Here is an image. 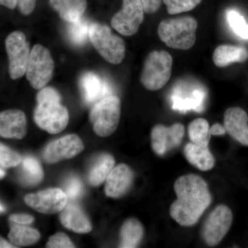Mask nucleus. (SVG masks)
Instances as JSON below:
<instances>
[{
  "mask_svg": "<svg viewBox=\"0 0 248 248\" xmlns=\"http://www.w3.org/2000/svg\"><path fill=\"white\" fill-rule=\"evenodd\" d=\"M202 1V0H163L167 6V11L170 15H177L192 11Z\"/></svg>",
  "mask_w": 248,
  "mask_h": 248,
  "instance_id": "obj_30",
  "label": "nucleus"
},
{
  "mask_svg": "<svg viewBox=\"0 0 248 248\" xmlns=\"http://www.w3.org/2000/svg\"><path fill=\"white\" fill-rule=\"evenodd\" d=\"M9 221L17 224L29 225L34 221V217L27 214H14L10 216Z\"/></svg>",
  "mask_w": 248,
  "mask_h": 248,
  "instance_id": "obj_34",
  "label": "nucleus"
},
{
  "mask_svg": "<svg viewBox=\"0 0 248 248\" xmlns=\"http://www.w3.org/2000/svg\"><path fill=\"white\" fill-rule=\"evenodd\" d=\"M133 180V171L128 165H117L110 171L106 180V195L110 198L123 197L132 187Z\"/></svg>",
  "mask_w": 248,
  "mask_h": 248,
  "instance_id": "obj_14",
  "label": "nucleus"
},
{
  "mask_svg": "<svg viewBox=\"0 0 248 248\" xmlns=\"http://www.w3.org/2000/svg\"><path fill=\"white\" fill-rule=\"evenodd\" d=\"M177 196L170 215L183 227L195 225L212 203L208 184L200 176L188 174L178 178L174 184Z\"/></svg>",
  "mask_w": 248,
  "mask_h": 248,
  "instance_id": "obj_1",
  "label": "nucleus"
},
{
  "mask_svg": "<svg viewBox=\"0 0 248 248\" xmlns=\"http://www.w3.org/2000/svg\"><path fill=\"white\" fill-rule=\"evenodd\" d=\"M143 9L147 14H154L159 10L162 0H141Z\"/></svg>",
  "mask_w": 248,
  "mask_h": 248,
  "instance_id": "obj_35",
  "label": "nucleus"
},
{
  "mask_svg": "<svg viewBox=\"0 0 248 248\" xmlns=\"http://www.w3.org/2000/svg\"><path fill=\"white\" fill-rule=\"evenodd\" d=\"M115 160L108 153L98 156L94 160L88 174V181L93 186H98L106 180L110 171L115 167Z\"/></svg>",
  "mask_w": 248,
  "mask_h": 248,
  "instance_id": "obj_22",
  "label": "nucleus"
},
{
  "mask_svg": "<svg viewBox=\"0 0 248 248\" xmlns=\"http://www.w3.org/2000/svg\"><path fill=\"white\" fill-rule=\"evenodd\" d=\"M144 12L141 0H123L122 9L114 15L111 26L121 35H134L143 22Z\"/></svg>",
  "mask_w": 248,
  "mask_h": 248,
  "instance_id": "obj_10",
  "label": "nucleus"
},
{
  "mask_svg": "<svg viewBox=\"0 0 248 248\" xmlns=\"http://www.w3.org/2000/svg\"><path fill=\"white\" fill-rule=\"evenodd\" d=\"M210 133L211 135H223L226 133V130L224 125H222L220 124H215L210 128Z\"/></svg>",
  "mask_w": 248,
  "mask_h": 248,
  "instance_id": "obj_36",
  "label": "nucleus"
},
{
  "mask_svg": "<svg viewBox=\"0 0 248 248\" xmlns=\"http://www.w3.org/2000/svg\"><path fill=\"white\" fill-rule=\"evenodd\" d=\"M65 191L68 201L73 202L81 197L84 192V186L79 178L71 177L67 179L64 186Z\"/></svg>",
  "mask_w": 248,
  "mask_h": 248,
  "instance_id": "obj_31",
  "label": "nucleus"
},
{
  "mask_svg": "<svg viewBox=\"0 0 248 248\" xmlns=\"http://www.w3.org/2000/svg\"><path fill=\"white\" fill-rule=\"evenodd\" d=\"M208 144H197L190 142L184 148L186 159L194 167L202 171L210 170L215 166V156L209 149Z\"/></svg>",
  "mask_w": 248,
  "mask_h": 248,
  "instance_id": "obj_19",
  "label": "nucleus"
},
{
  "mask_svg": "<svg viewBox=\"0 0 248 248\" xmlns=\"http://www.w3.org/2000/svg\"><path fill=\"white\" fill-rule=\"evenodd\" d=\"M185 135V127L181 123L168 127L158 124L152 129V149L158 156H164L182 143Z\"/></svg>",
  "mask_w": 248,
  "mask_h": 248,
  "instance_id": "obj_11",
  "label": "nucleus"
},
{
  "mask_svg": "<svg viewBox=\"0 0 248 248\" xmlns=\"http://www.w3.org/2000/svg\"><path fill=\"white\" fill-rule=\"evenodd\" d=\"M248 58L247 49L239 46L223 45L218 46L213 53L214 63L223 68L233 63H241Z\"/></svg>",
  "mask_w": 248,
  "mask_h": 248,
  "instance_id": "obj_21",
  "label": "nucleus"
},
{
  "mask_svg": "<svg viewBox=\"0 0 248 248\" xmlns=\"http://www.w3.org/2000/svg\"><path fill=\"white\" fill-rule=\"evenodd\" d=\"M17 248L12 244L6 241L4 238L0 236V248Z\"/></svg>",
  "mask_w": 248,
  "mask_h": 248,
  "instance_id": "obj_38",
  "label": "nucleus"
},
{
  "mask_svg": "<svg viewBox=\"0 0 248 248\" xmlns=\"http://www.w3.org/2000/svg\"><path fill=\"white\" fill-rule=\"evenodd\" d=\"M232 220L231 209L227 205H217L203 224L202 234L205 244L211 247L219 244L229 231Z\"/></svg>",
  "mask_w": 248,
  "mask_h": 248,
  "instance_id": "obj_9",
  "label": "nucleus"
},
{
  "mask_svg": "<svg viewBox=\"0 0 248 248\" xmlns=\"http://www.w3.org/2000/svg\"><path fill=\"white\" fill-rule=\"evenodd\" d=\"M60 220L63 226L78 234L89 233L92 230L91 222L79 205L68 202L62 210Z\"/></svg>",
  "mask_w": 248,
  "mask_h": 248,
  "instance_id": "obj_17",
  "label": "nucleus"
},
{
  "mask_svg": "<svg viewBox=\"0 0 248 248\" xmlns=\"http://www.w3.org/2000/svg\"><path fill=\"white\" fill-rule=\"evenodd\" d=\"M5 210H6V208H4V205L0 203V213H4Z\"/></svg>",
  "mask_w": 248,
  "mask_h": 248,
  "instance_id": "obj_40",
  "label": "nucleus"
},
{
  "mask_svg": "<svg viewBox=\"0 0 248 248\" xmlns=\"http://www.w3.org/2000/svg\"><path fill=\"white\" fill-rule=\"evenodd\" d=\"M6 175V172L4 170V169H1L0 168V179H3Z\"/></svg>",
  "mask_w": 248,
  "mask_h": 248,
  "instance_id": "obj_39",
  "label": "nucleus"
},
{
  "mask_svg": "<svg viewBox=\"0 0 248 248\" xmlns=\"http://www.w3.org/2000/svg\"><path fill=\"white\" fill-rule=\"evenodd\" d=\"M5 47L9 58L10 78L16 80L25 75L30 57V45L25 34L20 31L10 33L5 40Z\"/></svg>",
  "mask_w": 248,
  "mask_h": 248,
  "instance_id": "obj_8",
  "label": "nucleus"
},
{
  "mask_svg": "<svg viewBox=\"0 0 248 248\" xmlns=\"http://www.w3.org/2000/svg\"><path fill=\"white\" fill-rule=\"evenodd\" d=\"M37 0H17L19 11L23 16H29L35 10Z\"/></svg>",
  "mask_w": 248,
  "mask_h": 248,
  "instance_id": "obj_33",
  "label": "nucleus"
},
{
  "mask_svg": "<svg viewBox=\"0 0 248 248\" xmlns=\"http://www.w3.org/2000/svg\"><path fill=\"white\" fill-rule=\"evenodd\" d=\"M24 202L39 213L55 214L62 212L68 201L64 191L60 188H49L29 194L24 198Z\"/></svg>",
  "mask_w": 248,
  "mask_h": 248,
  "instance_id": "obj_12",
  "label": "nucleus"
},
{
  "mask_svg": "<svg viewBox=\"0 0 248 248\" xmlns=\"http://www.w3.org/2000/svg\"><path fill=\"white\" fill-rule=\"evenodd\" d=\"M79 86L85 102L94 104L103 97L110 95L107 85L95 73L86 72L81 76Z\"/></svg>",
  "mask_w": 248,
  "mask_h": 248,
  "instance_id": "obj_18",
  "label": "nucleus"
},
{
  "mask_svg": "<svg viewBox=\"0 0 248 248\" xmlns=\"http://www.w3.org/2000/svg\"><path fill=\"white\" fill-rule=\"evenodd\" d=\"M191 142L197 144L210 143L212 135L208 121L203 118L196 119L189 124L187 128Z\"/></svg>",
  "mask_w": 248,
  "mask_h": 248,
  "instance_id": "obj_26",
  "label": "nucleus"
},
{
  "mask_svg": "<svg viewBox=\"0 0 248 248\" xmlns=\"http://www.w3.org/2000/svg\"><path fill=\"white\" fill-rule=\"evenodd\" d=\"M61 101L60 93L53 87H44L37 94L34 120L41 129L53 135L63 131L69 122V113Z\"/></svg>",
  "mask_w": 248,
  "mask_h": 248,
  "instance_id": "obj_2",
  "label": "nucleus"
},
{
  "mask_svg": "<svg viewBox=\"0 0 248 248\" xmlns=\"http://www.w3.org/2000/svg\"><path fill=\"white\" fill-rule=\"evenodd\" d=\"M197 27V21L189 16L164 19L158 27V35L168 46L187 50L195 45Z\"/></svg>",
  "mask_w": 248,
  "mask_h": 248,
  "instance_id": "obj_3",
  "label": "nucleus"
},
{
  "mask_svg": "<svg viewBox=\"0 0 248 248\" xmlns=\"http://www.w3.org/2000/svg\"><path fill=\"white\" fill-rule=\"evenodd\" d=\"M91 24L81 18L78 22L71 23L68 29V36L72 44L76 46H82L89 38Z\"/></svg>",
  "mask_w": 248,
  "mask_h": 248,
  "instance_id": "obj_27",
  "label": "nucleus"
},
{
  "mask_svg": "<svg viewBox=\"0 0 248 248\" xmlns=\"http://www.w3.org/2000/svg\"><path fill=\"white\" fill-rule=\"evenodd\" d=\"M55 63L48 48L35 45L31 50L26 77L31 87L40 90L45 87L53 76Z\"/></svg>",
  "mask_w": 248,
  "mask_h": 248,
  "instance_id": "obj_7",
  "label": "nucleus"
},
{
  "mask_svg": "<svg viewBox=\"0 0 248 248\" xmlns=\"http://www.w3.org/2000/svg\"><path fill=\"white\" fill-rule=\"evenodd\" d=\"M0 5L8 9L14 10L17 6V0H0Z\"/></svg>",
  "mask_w": 248,
  "mask_h": 248,
  "instance_id": "obj_37",
  "label": "nucleus"
},
{
  "mask_svg": "<svg viewBox=\"0 0 248 248\" xmlns=\"http://www.w3.org/2000/svg\"><path fill=\"white\" fill-rule=\"evenodd\" d=\"M172 63V56L164 50H154L148 54L140 78L142 85L148 91L162 89L170 79Z\"/></svg>",
  "mask_w": 248,
  "mask_h": 248,
  "instance_id": "obj_5",
  "label": "nucleus"
},
{
  "mask_svg": "<svg viewBox=\"0 0 248 248\" xmlns=\"http://www.w3.org/2000/svg\"><path fill=\"white\" fill-rule=\"evenodd\" d=\"M226 133L240 143L248 146V115L239 107L227 109L224 113Z\"/></svg>",
  "mask_w": 248,
  "mask_h": 248,
  "instance_id": "obj_16",
  "label": "nucleus"
},
{
  "mask_svg": "<svg viewBox=\"0 0 248 248\" xmlns=\"http://www.w3.org/2000/svg\"><path fill=\"white\" fill-rule=\"evenodd\" d=\"M27 120L25 113L18 109L0 112V137L22 140L27 135Z\"/></svg>",
  "mask_w": 248,
  "mask_h": 248,
  "instance_id": "obj_15",
  "label": "nucleus"
},
{
  "mask_svg": "<svg viewBox=\"0 0 248 248\" xmlns=\"http://www.w3.org/2000/svg\"><path fill=\"white\" fill-rule=\"evenodd\" d=\"M84 148V143L78 135H66L48 143L44 151V159L46 162L54 164L74 157Z\"/></svg>",
  "mask_w": 248,
  "mask_h": 248,
  "instance_id": "obj_13",
  "label": "nucleus"
},
{
  "mask_svg": "<svg viewBox=\"0 0 248 248\" xmlns=\"http://www.w3.org/2000/svg\"><path fill=\"white\" fill-rule=\"evenodd\" d=\"M144 235V230L141 222L135 218L127 219L120 231V248H138Z\"/></svg>",
  "mask_w": 248,
  "mask_h": 248,
  "instance_id": "obj_23",
  "label": "nucleus"
},
{
  "mask_svg": "<svg viewBox=\"0 0 248 248\" xmlns=\"http://www.w3.org/2000/svg\"><path fill=\"white\" fill-rule=\"evenodd\" d=\"M22 157L17 152L0 143V168L2 169L17 167L22 161Z\"/></svg>",
  "mask_w": 248,
  "mask_h": 248,
  "instance_id": "obj_29",
  "label": "nucleus"
},
{
  "mask_svg": "<svg viewBox=\"0 0 248 248\" xmlns=\"http://www.w3.org/2000/svg\"><path fill=\"white\" fill-rule=\"evenodd\" d=\"M50 6L65 22L74 23L81 19L86 8V0H49Z\"/></svg>",
  "mask_w": 248,
  "mask_h": 248,
  "instance_id": "obj_20",
  "label": "nucleus"
},
{
  "mask_svg": "<svg viewBox=\"0 0 248 248\" xmlns=\"http://www.w3.org/2000/svg\"><path fill=\"white\" fill-rule=\"evenodd\" d=\"M89 40L104 60L112 64H120L125 55L124 41L112 33L107 25L93 23L89 30Z\"/></svg>",
  "mask_w": 248,
  "mask_h": 248,
  "instance_id": "obj_6",
  "label": "nucleus"
},
{
  "mask_svg": "<svg viewBox=\"0 0 248 248\" xmlns=\"http://www.w3.org/2000/svg\"><path fill=\"white\" fill-rule=\"evenodd\" d=\"M8 237L10 243L16 247L28 246L36 244L40 239V234L37 230L28 227L27 225L11 223Z\"/></svg>",
  "mask_w": 248,
  "mask_h": 248,
  "instance_id": "obj_24",
  "label": "nucleus"
},
{
  "mask_svg": "<svg viewBox=\"0 0 248 248\" xmlns=\"http://www.w3.org/2000/svg\"><path fill=\"white\" fill-rule=\"evenodd\" d=\"M227 19L236 35L244 40H248V24L239 13L234 10L228 11L227 13Z\"/></svg>",
  "mask_w": 248,
  "mask_h": 248,
  "instance_id": "obj_28",
  "label": "nucleus"
},
{
  "mask_svg": "<svg viewBox=\"0 0 248 248\" xmlns=\"http://www.w3.org/2000/svg\"><path fill=\"white\" fill-rule=\"evenodd\" d=\"M21 164V180L28 186L40 184L44 177V172L40 161L33 156H25Z\"/></svg>",
  "mask_w": 248,
  "mask_h": 248,
  "instance_id": "obj_25",
  "label": "nucleus"
},
{
  "mask_svg": "<svg viewBox=\"0 0 248 248\" xmlns=\"http://www.w3.org/2000/svg\"><path fill=\"white\" fill-rule=\"evenodd\" d=\"M46 247L48 248H76L68 236L64 233L59 232L49 238Z\"/></svg>",
  "mask_w": 248,
  "mask_h": 248,
  "instance_id": "obj_32",
  "label": "nucleus"
},
{
  "mask_svg": "<svg viewBox=\"0 0 248 248\" xmlns=\"http://www.w3.org/2000/svg\"><path fill=\"white\" fill-rule=\"evenodd\" d=\"M121 101L116 95H108L94 103L89 119L94 133L107 138L115 133L120 124Z\"/></svg>",
  "mask_w": 248,
  "mask_h": 248,
  "instance_id": "obj_4",
  "label": "nucleus"
}]
</instances>
